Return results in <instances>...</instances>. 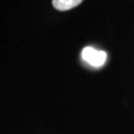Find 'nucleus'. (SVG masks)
Listing matches in <instances>:
<instances>
[{
  "label": "nucleus",
  "mask_w": 134,
  "mask_h": 134,
  "mask_svg": "<svg viewBox=\"0 0 134 134\" xmlns=\"http://www.w3.org/2000/svg\"><path fill=\"white\" fill-rule=\"evenodd\" d=\"M81 57L90 66L100 68L107 62V55L103 50H98L93 47H86L81 52Z\"/></svg>",
  "instance_id": "f257e3e1"
},
{
  "label": "nucleus",
  "mask_w": 134,
  "mask_h": 134,
  "mask_svg": "<svg viewBox=\"0 0 134 134\" xmlns=\"http://www.w3.org/2000/svg\"><path fill=\"white\" fill-rule=\"evenodd\" d=\"M82 1L83 0H52V4L55 10L65 11L78 6Z\"/></svg>",
  "instance_id": "f03ea898"
}]
</instances>
